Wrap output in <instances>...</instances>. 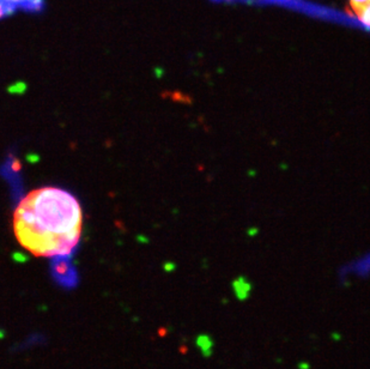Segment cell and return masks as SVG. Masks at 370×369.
<instances>
[{"instance_id": "1", "label": "cell", "mask_w": 370, "mask_h": 369, "mask_svg": "<svg viewBox=\"0 0 370 369\" xmlns=\"http://www.w3.org/2000/svg\"><path fill=\"white\" fill-rule=\"evenodd\" d=\"M83 230L79 201L58 187H41L28 193L14 213L17 241L36 257H69Z\"/></svg>"}, {"instance_id": "2", "label": "cell", "mask_w": 370, "mask_h": 369, "mask_svg": "<svg viewBox=\"0 0 370 369\" xmlns=\"http://www.w3.org/2000/svg\"><path fill=\"white\" fill-rule=\"evenodd\" d=\"M42 0H0V18L18 10H37Z\"/></svg>"}, {"instance_id": "3", "label": "cell", "mask_w": 370, "mask_h": 369, "mask_svg": "<svg viewBox=\"0 0 370 369\" xmlns=\"http://www.w3.org/2000/svg\"><path fill=\"white\" fill-rule=\"evenodd\" d=\"M349 4L357 20L370 30V0H349Z\"/></svg>"}, {"instance_id": "4", "label": "cell", "mask_w": 370, "mask_h": 369, "mask_svg": "<svg viewBox=\"0 0 370 369\" xmlns=\"http://www.w3.org/2000/svg\"><path fill=\"white\" fill-rule=\"evenodd\" d=\"M198 345L200 347V349L203 350L204 352H208L211 350L212 348V343H211V339L208 337H199L198 338Z\"/></svg>"}]
</instances>
